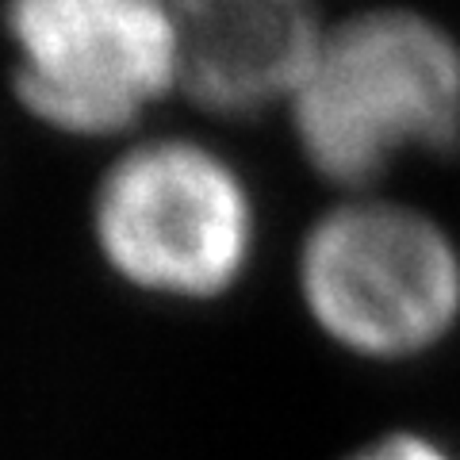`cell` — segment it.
Segmentation results:
<instances>
[{"mask_svg": "<svg viewBox=\"0 0 460 460\" xmlns=\"http://www.w3.org/2000/svg\"><path fill=\"white\" fill-rule=\"evenodd\" d=\"M96 253L127 288L172 304H211L257 250V204L215 146L162 135L127 146L93 192Z\"/></svg>", "mask_w": 460, "mask_h": 460, "instance_id": "obj_2", "label": "cell"}, {"mask_svg": "<svg viewBox=\"0 0 460 460\" xmlns=\"http://www.w3.org/2000/svg\"><path fill=\"white\" fill-rule=\"evenodd\" d=\"M177 93L215 119H257L292 104L319 54L314 0H169Z\"/></svg>", "mask_w": 460, "mask_h": 460, "instance_id": "obj_5", "label": "cell"}, {"mask_svg": "<svg viewBox=\"0 0 460 460\" xmlns=\"http://www.w3.org/2000/svg\"><path fill=\"white\" fill-rule=\"evenodd\" d=\"M12 96L66 138H115L177 93L169 0H0Z\"/></svg>", "mask_w": 460, "mask_h": 460, "instance_id": "obj_4", "label": "cell"}, {"mask_svg": "<svg viewBox=\"0 0 460 460\" xmlns=\"http://www.w3.org/2000/svg\"><path fill=\"white\" fill-rule=\"evenodd\" d=\"M288 127L304 162L349 196L402 157L460 150V35L407 4L326 23Z\"/></svg>", "mask_w": 460, "mask_h": 460, "instance_id": "obj_1", "label": "cell"}, {"mask_svg": "<svg viewBox=\"0 0 460 460\" xmlns=\"http://www.w3.org/2000/svg\"><path fill=\"white\" fill-rule=\"evenodd\" d=\"M345 460H456L438 438L426 434H411V429H395V434H384L376 441L361 445L357 453H349Z\"/></svg>", "mask_w": 460, "mask_h": 460, "instance_id": "obj_6", "label": "cell"}, {"mask_svg": "<svg viewBox=\"0 0 460 460\" xmlns=\"http://www.w3.org/2000/svg\"><path fill=\"white\" fill-rule=\"evenodd\" d=\"M311 323L365 361H411L460 323V250L434 215L349 196L304 234L296 265Z\"/></svg>", "mask_w": 460, "mask_h": 460, "instance_id": "obj_3", "label": "cell"}]
</instances>
